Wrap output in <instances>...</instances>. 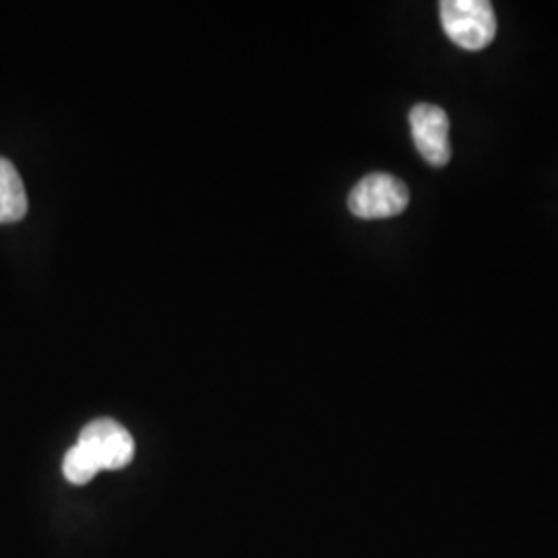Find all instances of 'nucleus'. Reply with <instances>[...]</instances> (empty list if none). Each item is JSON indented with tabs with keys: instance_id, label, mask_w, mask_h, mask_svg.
Wrapping results in <instances>:
<instances>
[{
	"instance_id": "obj_1",
	"label": "nucleus",
	"mask_w": 558,
	"mask_h": 558,
	"mask_svg": "<svg viewBox=\"0 0 558 558\" xmlns=\"http://www.w3.org/2000/svg\"><path fill=\"white\" fill-rule=\"evenodd\" d=\"M439 13L442 32L463 50H482L497 36L495 9L486 0H445Z\"/></svg>"
},
{
	"instance_id": "obj_2",
	"label": "nucleus",
	"mask_w": 558,
	"mask_h": 558,
	"mask_svg": "<svg viewBox=\"0 0 558 558\" xmlns=\"http://www.w3.org/2000/svg\"><path fill=\"white\" fill-rule=\"evenodd\" d=\"M410 191L401 180L375 172L360 180L348 197L350 211L360 220H387L405 211Z\"/></svg>"
},
{
	"instance_id": "obj_3",
	"label": "nucleus",
	"mask_w": 558,
	"mask_h": 558,
	"mask_svg": "<svg viewBox=\"0 0 558 558\" xmlns=\"http://www.w3.org/2000/svg\"><path fill=\"white\" fill-rule=\"evenodd\" d=\"M81 447L96 459L100 470H122L135 458V440L117 420L89 422L80 435Z\"/></svg>"
},
{
	"instance_id": "obj_4",
	"label": "nucleus",
	"mask_w": 558,
	"mask_h": 558,
	"mask_svg": "<svg viewBox=\"0 0 558 558\" xmlns=\"http://www.w3.org/2000/svg\"><path fill=\"white\" fill-rule=\"evenodd\" d=\"M410 129L414 145L426 163L442 168L451 160L449 117L433 104H416L410 112Z\"/></svg>"
},
{
	"instance_id": "obj_5",
	"label": "nucleus",
	"mask_w": 558,
	"mask_h": 558,
	"mask_svg": "<svg viewBox=\"0 0 558 558\" xmlns=\"http://www.w3.org/2000/svg\"><path fill=\"white\" fill-rule=\"evenodd\" d=\"M27 214V195L13 161L0 158V223H17Z\"/></svg>"
},
{
	"instance_id": "obj_6",
	"label": "nucleus",
	"mask_w": 558,
	"mask_h": 558,
	"mask_svg": "<svg viewBox=\"0 0 558 558\" xmlns=\"http://www.w3.org/2000/svg\"><path fill=\"white\" fill-rule=\"evenodd\" d=\"M101 472L96 463V459L87 453L85 447H81L80 442L75 447H71L62 461V474L71 484H87L96 478V474Z\"/></svg>"
}]
</instances>
